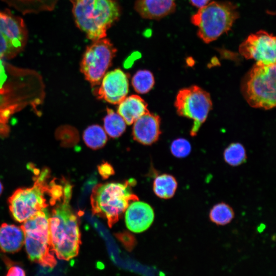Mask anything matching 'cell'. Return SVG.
Here are the masks:
<instances>
[{
	"label": "cell",
	"mask_w": 276,
	"mask_h": 276,
	"mask_svg": "<svg viewBox=\"0 0 276 276\" xmlns=\"http://www.w3.org/2000/svg\"><path fill=\"white\" fill-rule=\"evenodd\" d=\"M71 196L72 186L65 181L63 192L52 205L49 217L52 250L58 259L64 260L77 256L81 243L78 219L70 204Z\"/></svg>",
	"instance_id": "6da1fadb"
},
{
	"label": "cell",
	"mask_w": 276,
	"mask_h": 276,
	"mask_svg": "<svg viewBox=\"0 0 276 276\" xmlns=\"http://www.w3.org/2000/svg\"><path fill=\"white\" fill-rule=\"evenodd\" d=\"M76 26L92 41L105 38L119 20L120 6L116 0H70Z\"/></svg>",
	"instance_id": "7a4b0ae2"
},
{
	"label": "cell",
	"mask_w": 276,
	"mask_h": 276,
	"mask_svg": "<svg viewBox=\"0 0 276 276\" xmlns=\"http://www.w3.org/2000/svg\"><path fill=\"white\" fill-rule=\"evenodd\" d=\"M33 185L16 190L9 199V209L14 219L23 222L50 205L47 196L51 197L55 179L49 181L50 171L44 168L36 172L34 170Z\"/></svg>",
	"instance_id": "3957f363"
},
{
	"label": "cell",
	"mask_w": 276,
	"mask_h": 276,
	"mask_svg": "<svg viewBox=\"0 0 276 276\" xmlns=\"http://www.w3.org/2000/svg\"><path fill=\"white\" fill-rule=\"evenodd\" d=\"M130 181L99 184L92 191L90 202L94 215L106 219L111 227L126 211L129 202L138 198L131 189Z\"/></svg>",
	"instance_id": "277c9868"
},
{
	"label": "cell",
	"mask_w": 276,
	"mask_h": 276,
	"mask_svg": "<svg viewBox=\"0 0 276 276\" xmlns=\"http://www.w3.org/2000/svg\"><path fill=\"white\" fill-rule=\"evenodd\" d=\"M275 63L256 62L245 75L241 90L247 103L256 108L275 106Z\"/></svg>",
	"instance_id": "5b68a950"
},
{
	"label": "cell",
	"mask_w": 276,
	"mask_h": 276,
	"mask_svg": "<svg viewBox=\"0 0 276 276\" xmlns=\"http://www.w3.org/2000/svg\"><path fill=\"white\" fill-rule=\"evenodd\" d=\"M239 17L236 5L230 2L213 1L199 8L191 21L198 28V37L208 43L231 30Z\"/></svg>",
	"instance_id": "8992f818"
},
{
	"label": "cell",
	"mask_w": 276,
	"mask_h": 276,
	"mask_svg": "<svg viewBox=\"0 0 276 276\" xmlns=\"http://www.w3.org/2000/svg\"><path fill=\"white\" fill-rule=\"evenodd\" d=\"M49 215L47 210L39 212L23 222L26 249L29 259L40 265L54 267L56 264L50 243Z\"/></svg>",
	"instance_id": "52a82bcc"
},
{
	"label": "cell",
	"mask_w": 276,
	"mask_h": 276,
	"mask_svg": "<svg viewBox=\"0 0 276 276\" xmlns=\"http://www.w3.org/2000/svg\"><path fill=\"white\" fill-rule=\"evenodd\" d=\"M117 52V48L106 37L93 41L86 47L80 62V71L93 87L100 84Z\"/></svg>",
	"instance_id": "ba28073f"
},
{
	"label": "cell",
	"mask_w": 276,
	"mask_h": 276,
	"mask_svg": "<svg viewBox=\"0 0 276 276\" xmlns=\"http://www.w3.org/2000/svg\"><path fill=\"white\" fill-rule=\"evenodd\" d=\"M174 106L179 116L193 120L190 134L194 136L206 120L213 104L209 93L197 85H192L178 91Z\"/></svg>",
	"instance_id": "9c48e42d"
},
{
	"label": "cell",
	"mask_w": 276,
	"mask_h": 276,
	"mask_svg": "<svg viewBox=\"0 0 276 276\" xmlns=\"http://www.w3.org/2000/svg\"><path fill=\"white\" fill-rule=\"evenodd\" d=\"M28 32L23 19L10 10L0 11V57L10 59L24 49Z\"/></svg>",
	"instance_id": "30bf717a"
},
{
	"label": "cell",
	"mask_w": 276,
	"mask_h": 276,
	"mask_svg": "<svg viewBox=\"0 0 276 276\" xmlns=\"http://www.w3.org/2000/svg\"><path fill=\"white\" fill-rule=\"evenodd\" d=\"M275 45L272 34L260 30L249 35L239 45V52L246 59L267 64L275 63Z\"/></svg>",
	"instance_id": "8fae6325"
},
{
	"label": "cell",
	"mask_w": 276,
	"mask_h": 276,
	"mask_svg": "<svg viewBox=\"0 0 276 276\" xmlns=\"http://www.w3.org/2000/svg\"><path fill=\"white\" fill-rule=\"evenodd\" d=\"M129 75L119 68L107 72L94 94L101 100L112 104H118L128 95Z\"/></svg>",
	"instance_id": "7c38bea8"
},
{
	"label": "cell",
	"mask_w": 276,
	"mask_h": 276,
	"mask_svg": "<svg viewBox=\"0 0 276 276\" xmlns=\"http://www.w3.org/2000/svg\"><path fill=\"white\" fill-rule=\"evenodd\" d=\"M125 211L126 225L132 232H143L147 229L153 222V210L146 202L135 200L128 206Z\"/></svg>",
	"instance_id": "4fadbf2b"
},
{
	"label": "cell",
	"mask_w": 276,
	"mask_h": 276,
	"mask_svg": "<svg viewBox=\"0 0 276 276\" xmlns=\"http://www.w3.org/2000/svg\"><path fill=\"white\" fill-rule=\"evenodd\" d=\"M132 134L136 142L145 145L156 142L160 134V119L150 112L140 117L133 123Z\"/></svg>",
	"instance_id": "5bb4252c"
},
{
	"label": "cell",
	"mask_w": 276,
	"mask_h": 276,
	"mask_svg": "<svg viewBox=\"0 0 276 276\" xmlns=\"http://www.w3.org/2000/svg\"><path fill=\"white\" fill-rule=\"evenodd\" d=\"M176 0H136L134 9L143 18L159 20L173 13Z\"/></svg>",
	"instance_id": "9a60e30c"
},
{
	"label": "cell",
	"mask_w": 276,
	"mask_h": 276,
	"mask_svg": "<svg viewBox=\"0 0 276 276\" xmlns=\"http://www.w3.org/2000/svg\"><path fill=\"white\" fill-rule=\"evenodd\" d=\"M147 106L140 96L132 95L127 96L118 104L117 113L127 125H131L140 117L149 112Z\"/></svg>",
	"instance_id": "2e32d148"
},
{
	"label": "cell",
	"mask_w": 276,
	"mask_h": 276,
	"mask_svg": "<svg viewBox=\"0 0 276 276\" xmlns=\"http://www.w3.org/2000/svg\"><path fill=\"white\" fill-rule=\"evenodd\" d=\"M25 243V233L21 227L14 224L0 225V248L5 252L18 251Z\"/></svg>",
	"instance_id": "e0dca14e"
},
{
	"label": "cell",
	"mask_w": 276,
	"mask_h": 276,
	"mask_svg": "<svg viewBox=\"0 0 276 276\" xmlns=\"http://www.w3.org/2000/svg\"><path fill=\"white\" fill-rule=\"evenodd\" d=\"M23 14L52 11L58 0H1Z\"/></svg>",
	"instance_id": "ac0fdd59"
},
{
	"label": "cell",
	"mask_w": 276,
	"mask_h": 276,
	"mask_svg": "<svg viewBox=\"0 0 276 276\" xmlns=\"http://www.w3.org/2000/svg\"><path fill=\"white\" fill-rule=\"evenodd\" d=\"M178 182L176 178L169 174L159 175L153 181L154 193L157 197L164 199L172 198L176 192Z\"/></svg>",
	"instance_id": "d6986e66"
},
{
	"label": "cell",
	"mask_w": 276,
	"mask_h": 276,
	"mask_svg": "<svg viewBox=\"0 0 276 276\" xmlns=\"http://www.w3.org/2000/svg\"><path fill=\"white\" fill-rule=\"evenodd\" d=\"M235 217L233 208L224 202L214 204L209 213L210 220L218 226L226 225L232 222Z\"/></svg>",
	"instance_id": "ffe728a7"
},
{
	"label": "cell",
	"mask_w": 276,
	"mask_h": 276,
	"mask_svg": "<svg viewBox=\"0 0 276 276\" xmlns=\"http://www.w3.org/2000/svg\"><path fill=\"white\" fill-rule=\"evenodd\" d=\"M104 121V129L107 135L112 138L120 136L125 131L126 123L123 119L113 110L107 108Z\"/></svg>",
	"instance_id": "44dd1931"
},
{
	"label": "cell",
	"mask_w": 276,
	"mask_h": 276,
	"mask_svg": "<svg viewBox=\"0 0 276 276\" xmlns=\"http://www.w3.org/2000/svg\"><path fill=\"white\" fill-rule=\"evenodd\" d=\"M104 128L98 125H92L86 128L83 133V139L86 146L96 150L106 144L107 136Z\"/></svg>",
	"instance_id": "7402d4cb"
},
{
	"label": "cell",
	"mask_w": 276,
	"mask_h": 276,
	"mask_svg": "<svg viewBox=\"0 0 276 276\" xmlns=\"http://www.w3.org/2000/svg\"><path fill=\"white\" fill-rule=\"evenodd\" d=\"M223 159L232 167L240 166L247 160L246 150L241 143H231L224 150Z\"/></svg>",
	"instance_id": "603a6c76"
},
{
	"label": "cell",
	"mask_w": 276,
	"mask_h": 276,
	"mask_svg": "<svg viewBox=\"0 0 276 276\" xmlns=\"http://www.w3.org/2000/svg\"><path fill=\"white\" fill-rule=\"evenodd\" d=\"M154 83L152 73L146 70L138 71L131 79V84L134 90L141 94L148 93L154 86Z\"/></svg>",
	"instance_id": "cb8c5ba5"
},
{
	"label": "cell",
	"mask_w": 276,
	"mask_h": 276,
	"mask_svg": "<svg viewBox=\"0 0 276 276\" xmlns=\"http://www.w3.org/2000/svg\"><path fill=\"white\" fill-rule=\"evenodd\" d=\"M190 143L183 138H178L174 140L170 146V151L172 155L179 158L188 156L191 151Z\"/></svg>",
	"instance_id": "d4e9b609"
},
{
	"label": "cell",
	"mask_w": 276,
	"mask_h": 276,
	"mask_svg": "<svg viewBox=\"0 0 276 276\" xmlns=\"http://www.w3.org/2000/svg\"><path fill=\"white\" fill-rule=\"evenodd\" d=\"M98 169L100 174L104 179L108 178L114 173L111 165L106 162L100 164L98 166Z\"/></svg>",
	"instance_id": "484cf974"
},
{
	"label": "cell",
	"mask_w": 276,
	"mask_h": 276,
	"mask_svg": "<svg viewBox=\"0 0 276 276\" xmlns=\"http://www.w3.org/2000/svg\"><path fill=\"white\" fill-rule=\"evenodd\" d=\"M6 276H25L24 270L19 266L11 267Z\"/></svg>",
	"instance_id": "4316f807"
},
{
	"label": "cell",
	"mask_w": 276,
	"mask_h": 276,
	"mask_svg": "<svg viewBox=\"0 0 276 276\" xmlns=\"http://www.w3.org/2000/svg\"><path fill=\"white\" fill-rule=\"evenodd\" d=\"M2 59L0 57V88L2 87L7 79V75Z\"/></svg>",
	"instance_id": "83f0119b"
},
{
	"label": "cell",
	"mask_w": 276,
	"mask_h": 276,
	"mask_svg": "<svg viewBox=\"0 0 276 276\" xmlns=\"http://www.w3.org/2000/svg\"><path fill=\"white\" fill-rule=\"evenodd\" d=\"M211 0H190L191 4L194 6L201 8L206 5Z\"/></svg>",
	"instance_id": "f1b7e54d"
},
{
	"label": "cell",
	"mask_w": 276,
	"mask_h": 276,
	"mask_svg": "<svg viewBox=\"0 0 276 276\" xmlns=\"http://www.w3.org/2000/svg\"><path fill=\"white\" fill-rule=\"evenodd\" d=\"M3 185L1 183V182L0 181V195H1L2 192H3Z\"/></svg>",
	"instance_id": "f546056e"
}]
</instances>
